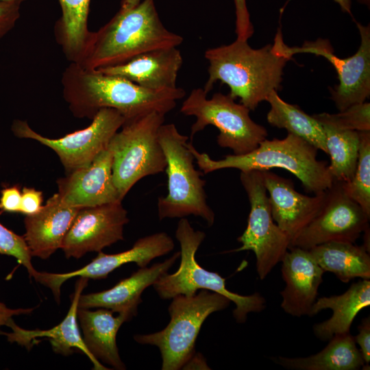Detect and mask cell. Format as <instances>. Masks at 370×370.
<instances>
[{"label": "cell", "mask_w": 370, "mask_h": 370, "mask_svg": "<svg viewBox=\"0 0 370 370\" xmlns=\"http://www.w3.org/2000/svg\"><path fill=\"white\" fill-rule=\"evenodd\" d=\"M141 0H122L121 8L128 9L137 5Z\"/></svg>", "instance_id": "obj_41"}, {"label": "cell", "mask_w": 370, "mask_h": 370, "mask_svg": "<svg viewBox=\"0 0 370 370\" xmlns=\"http://www.w3.org/2000/svg\"><path fill=\"white\" fill-rule=\"evenodd\" d=\"M21 191V204L19 213L27 216L38 212L42 206V192L29 187H23Z\"/></svg>", "instance_id": "obj_36"}, {"label": "cell", "mask_w": 370, "mask_h": 370, "mask_svg": "<svg viewBox=\"0 0 370 370\" xmlns=\"http://www.w3.org/2000/svg\"><path fill=\"white\" fill-rule=\"evenodd\" d=\"M338 4L343 12L352 16V0H333Z\"/></svg>", "instance_id": "obj_40"}, {"label": "cell", "mask_w": 370, "mask_h": 370, "mask_svg": "<svg viewBox=\"0 0 370 370\" xmlns=\"http://www.w3.org/2000/svg\"><path fill=\"white\" fill-rule=\"evenodd\" d=\"M266 101L271 106L267 116L271 125L285 129L327 153L323 127L313 116L306 114L297 105L284 101L276 90L272 91Z\"/></svg>", "instance_id": "obj_27"}, {"label": "cell", "mask_w": 370, "mask_h": 370, "mask_svg": "<svg viewBox=\"0 0 370 370\" xmlns=\"http://www.w3.org/2000/svg\"><path fill=\"white\" fill-rule=\"evenodd\" d=\"M164 116L154 112L126 121L110 140L112 178L121 200L139 180L165 171L166 160L158 139Z\"/></svg>", "instance_id": "obj_8"}, {"label": "cell", "mask_w": 370, "mask_h": 370, "mask_svg": "<svg viewBox=\"0 0 370 370\" xmlns=\"http://www.w3.org/2000/svg\"><path fill=\"white\" fill-rule=\"evenodd\" d=\"M22 191L19 186H5L1 190L0 209L1 212L19 213Z\"/></svg>", "instance_id": "obj_35"}, {"label": "cell", "mask_w": 370, "mask_h": 370, "mask_svg": "<svg viewBox=\"0 0 370 370\" xmlns=\"http://www.w3.org/2000/svg\"><path fill=\"white\" fill-rule=\"evenodd\" d=\"M369 306V280L362 279L353 283L343 294L317 297L308 316H314L325 309H331L332 315L330 319L314 325L315 336L321 341H327L334 335L349 333L356 315Z\"/></svg>", "instance_id": "obj_23"}, {"label": "cell", "mask_w": 370, "mask_h": 370, "mask_svg": "<svg viewBox=\"0 0 370 370\" xmlns=\"http://www.w3.org/2000/svg\"><path fill=\"white\" fill-rule=\"evenodd\" d=\"M183 38L162 24L154 0H141L118 12L96 32H91L77 63L98 70L120 65L158 49L177 47Z\"/></svg>", "instance_id": "obj_3"}, {"label": "cell", "mask_w": 370, "mask_h": 370, "mask_svg": "<svg viewBox=\"0 0 370 370\" xmlns=\"http://www.w3.org/2000/svg\"><path fill=\"white\" fill-rule=\"evenodd\" d=\"M358 1L362 5H365L368 8H370V0H358Z\"/></svg>", "instance_id": "obj_42"}, {"label": "cell", "mask_w": 370, "mask_h": 370, "mask_svg": "<svg viewBox=\"0 0 370 370\" xmlns=\"http://www.w3.org/2000/svg\"><path fill=\"white\" fill-rule=\"evenodd\" d=\"M0 254L11 256L24 266L36 280L39 272L32 264V256L23 236H19L0 223Z\"/></svg>", "instance_id": "obj_32"}, {"label": "cell", "mask_w": 370, "mask_h": 370, "mask_svg": "<svg viewBox=\"0 0 370 370\" xmlns=\"http://www.w3.org/2000/svg\"><path fill=\"white\" fill-rule=\"evenodd\" d=\"M88 282V278L79 277L71 296V304L67 314L58 325L53 328L47 330H25L18 327L12 319L8 326L12 329V332L7 333L0 331V334L5 336L8 341L17 343L28 349L35 344L37 338H47L53 350L56 353L68 356L73 353L74 349H77L90 359L95 369H107L86 347L77 325L78 301Z\"/></svg>", "instance_id": "obj_21"}, {"label": "cell", "mask_w": 370, "mask_h": 370, "mask_svg": "<svg viewBox=\"0 0 370 370\" xmlns=\"http://www.w3.org/2000/svg\"><path fill=\"white\" fill-rule=\"evenodd\" d=\"M322 126L327 154L330 157V173L334 182H347L352 179L357 166L359 132L338 130L326 125Z\"/></svg>", "instance_id": "obj_28"}, {"label": "cell", "mask_w": 370, "mask_h": 370, "mask_svg": "<svg viewBox=\"0 0 370 370\" xmlns=\"http://www.w3.org/2000/svg\"><path fill=\"white\" fill-rule=\"evenodd\" d=\"M240 180L250 204L247 225L237 241L241 246L230 252L252 251L256 271L264 280L282 260L291 246V238L274 221L262 171H241Z\"/></svg>", "instance_id": "obj_10"}, {"label": "cell", "mask_w": 370, "mask_h": 370, "mask_svg": "<svg viewBox=\"0 0 370 370\" xmlns=\"http://www.w3.org/2000/svg\"><path fill=\"white\" fill-rule=\"evenodd\" d=\"M321 124L338 130L370 131V103L354 104L336 114L323 112L312 115Z\"/></svg>", "instance_id": "obj_31"}, {"label": "cell", "mask_w": 370, "mask_h": 370, "mask_svg": "<svg viewBox=\"0 0 370 370\" xmlns=\"http://www.w3.org/2000/svg\"><path fill=\"white\" fill-rule=\"evenodd\" d=\"M80 208L66 205L54 194L36 213L25 216L23 236L32 256L49 258L58 249Z\"/></svg>", "instance_id": "obj_20"}, {"label": "cell", "mask_w": 370, "mask_h": 370, "mask_svg": "<svg viewBox=\"0 0 370 370\" xmlns=\"http://www.w3.org/2000/svg\"><path fill=\"white\" fill-rule=\"evenodd\" d=\"M205 237L204 232L195 230L187 219L181 218L175 231L180 245V267L175 273H166L159 278L153 284V288L162 299H172L178 295L193 296L199 289L219 293L235 304L233 317L237 323H244L249 313L265 309L266 299L258 292L242 295L229 291L225 278L197 263L195 254Z\"/></svg>", "instance_id": "obj_6"}, {"label": "cell", "mask_w": 370, "mask_h": 370, "mask_svg": "<svg viewBox=\"0 0 370 370\" xmlns=\"http://www.w3.org/2000/svg\"><path fill=\"white\" fill-rule=\"evenodd\" d=\"M129 222L121 201L82 208L66 234L61 245L67 258H82L88 252H99L123 240V230Z\"/></svg>", "instance_id": "obj_14"}, {"label": "cell", "mask_w": 370, "mask_h": 370, "mask_svg": "<svg viewBox=\"0 0 370 370\" xmlns=\"http://www.w3.org/2000/svg\"><path fill=\"white\" fill-rule=\"evenodd\" d=\"M318 265L344 283L359 278L370 279V256L363 245L332 241L308 249Z\"/></svg>", "instance_id": "obj_26"}, {"label": "cell", "mask_w": 370, "mask_h": 370, "mask_svg": "<svg viewBox=\"0 0 370 370\" xmlns=\"http://www.w3.org/2000/svg\"><path fill=\"white\" fill-rule=\"evenodd\" d=\"M182 56L177 47L152 50L136 56L127 62L98 71L121 77L143 88L160 90L177 87Z\"/></svg>", "instance_id": "obj_22"}, {"label": "cell", "mask_w": 370, "mask_h": 370, "mask_svg": "<svg viewBox=\"0 0 370 370\" xmlns=\"http://www.w3.org/2000/svg\"><path fill=\"white\" fill-rule=\"evenodd\" d=\"M188 147L205 174L223 169L241 171L283 169L297 177L308 193L314 194L326 190L334 182L327 162L317 158L318 149L289 133L283 139L266 138L248 153L230 154L218 160L199 152L191 142H188Z\"/></svg>", "instance_id": "obj_4"}, {"label": "cell", "mask_w": 370, "mask_h": 370, "mask_svg": "<svg viewBox=\"0 0 370 370\" xmlns=\"http://www.w3.org/2000/svg\"><path fill=\"white\" fill-rule=\"evenodd\" d=\"M369 217L334 182L325 190L323 204L311 222L291 241V247L310 249L317 245L341 241L354 243L369 227Z\"/></svg>", "instance_id": "obj_13"}, {"label": "cell", "mask_w": 370, "mask_h": 370, "mask_svg": "<svg viewBox=\"0 0 370 370\" xmlns=\"http://www.w3.org/2000/svg\"><path fill=\"white\" fill-rule=\"evenodd\" d=\"M262 175L272 217L291 243L320 211L325 190L310 197L297 192L289 179L269 170L262 171Z\"/></svg>", "instance_id": "obj_18"}, {"label": "cell", "mask_w": 370, "mask_h": 370, "mask_svg": "<svg viewBox=\"0 0 370 370\" xmlns=\"http://www.w3.org/2000/svg\"><path fill=\"white\" fill-rule=\"evenodd\" d=\"M172 299L168 308L171 320L165 328L134 336L140 344L158 347L162 370L182 369L195 353L196 339L204 321L231 302L225 296L205 289L193 296L178 295Z\"/></svg>", "instance_id": "obj_7"}, {"label": "cell", "mask_w": 370, "mask_h": 370, "mask_svg": "<svg viewBox=\"0 0 370 370\" xmlns=\"http://www.w3.org/2000/svg\"><path fill=\"white\" fill-rule=\"evenodd\" d=\"M358 163L352 179L341 182L343 190L370 217V131L359 132Z\"/></svg>", "instance_id": "obj_30"}, {"label": "cell", "mask_w": 370, "mask_h": 370, "mask_svg": "<svg viewBox=\"0 0 370 370\" xmlns=\"http://www.w3.org/2000/svg\"><path fill=\"white\" fill-rule=\"evenodd\" d=\"M61 16L55 24L56 41L68 49H78L86 42L90 31L88 16L90 0H58Z\"/></svg>", "instance_id": "obj_29"}, {"label": "cell", "mask_w": 370, "mask_h": 370, "mask_svg": "<svg viewBox=\"0 0 370 370\" xmlns=\"http://www.w3.org/2000/svg\"><path fill=\"white\" fill-rule=\"evenodd\" d=\"M172 238L166 232H158L138 239L128 250L114 254L98 252L97 257L85 267L65 273L40 272L37 281L52 291L56 301H60V287L73 277L88 279H105L121 265L134 262L140 268L145 267L153 259L164 256L174 248Z\"/></svg>", "instance_id": "obj_15"}, {"label": "cell", "mask_w": 370, "mask_h": 370, "mask_svg": "<svg viewBox=\"0 0 370 370\" xmlns=\"http://www.w3.org/2000/svg\"><path fill=\"white\" fill-rule=\"evenodd\" d=\"M21 6L18 3L0 1V39L15 27L21 16Z\"/></svg>", "instance_id": "obj_34"}, {"label": "cell", "mask_w": 370, "mask_h": 370, "mask_svg": "<svg viewBox=\"0 0 370 370\" xmlns=\"http://www.w3.org/2000/svg\"><path fill=\"white\" fill-rule=\"evenodd\" d=\"M112 311L106 308L95 311L78 308L77 319L83 332L84 342L99 361L116 369H125V365L121 360L116 345V337L121 325L130 317L119 313L117 317L112 315Z\"/></svg>", "instance_id": "obj_24"}, {"label": "cell", "mask_w": 370, "mask_h": 370, "mask_svg": "<svg viewBox=\"0 0 370 370\" xmlns=\"http://www.w3.org/2000/svg\"><path fill=\"white\" fill-rule=\"evenodd\" d=\"M360 35V44L352 56L341 58L334 53L328 40L306 41L301 47L285 45L284 52L293 57L299 53H312L327 59L334 67L339 83L330 88L331 99L339 111L363 103L370 96V25L356 22Z\"/></svg>", "instance_id": "obj_12"}, {"label": "cell", "mask_w": 370, "mask_h": 370, "mask_svg": "<svg viewBox=\"0 0 370 370\" xmlns=\"http://www.w3.org/2000/svg\"><path fill=\"white\" fill-rule=\"evenodd\" d=\"M358 333L354 336L364 361L362 369H369L370 362V318H364L358 327Z\"/></svg>", "instance_id": "obj_37"}, {"label": "cell", "mask_w": 370, "mask_h": 370, "mask_svg": "<svg viewBox=\"0 0 370 370\" xmlns=\"http://www.w3.org/2000/svg\"><path fill=\"white\" fill-rule=\"evenodd\" d=\"M34 308L12 309L0 301V327L7 325L15 315L29 314Z\"/></svg>", "instance_id": "obj_38"}, {"label": "cell", "mask_w": 370, "mask_h": 370, "mask_svg": "<svg viewBox=\"0 0 370 370\" xmlns=\"http://www.w3.org/2000/svg\"><path fill=\"white\" fill-rule=\"evenodd\" d=\"M273 360L291 370H358L364 361L350 332L334 335L319 352L306 357L278 356Z\"/></svg>", "instance_id": "obj_25"}, {"label": "cell", "mask_w": 370, "mask_h": 370, "mask_svg": "<svg viewBox=\"0 0 370 370\" xmlns=\"http://www.w3.org/2000/svg\"><path fill=\"white\" fill-rule=\"evenodd\" d=\"M183 369H210L208 366L206 360L201 354L199 353H195V354L190 358V359L185 364L182 368Z\"/></svg>", "instance_id": "obj_39"}, {"label": "cell", "mask_w": 370, "mask_h": 370, "mask_svg": "<svg viewBox=\"0 0 370 370\" xmlns=\"http://www.w3.org/2000/svg\"><path fill=\"white\" fill-rule=\"evenodd\" d=\"M281 272L285 283L280 292L281 308L286 314L301 317L309 315L317 299L325 271L308 249L291 247L282 260Z\"/></svg>", "instance_id": "obj_17"}, {"label": "cell", "mask_w": 370, "mask_h": 370, "mask_svg": "<svg viewBox=\"0 0 370 370\" xmlns=\"http://www.w3.org/2000/svg\"><path fill=\"white\" fill-rule=\"evenodd\" d=\"M274 41L273 45L253 49L247 40L236 38L230 45L207 49L209 77L205 92L208 93L220 81L228 86L232 98H238L250 110H255L272 91L280 89L284 67L291 59L284 53L280 30Z\"/></svg>", "instance_id": "obj_2"}, {"label": "cell", "mask_w": 370, "mask_h": 370, "mask_svg": "<svg viewBox=\"0 0 370 370\" xmlns=\"http://www.w3.org/2000/svg\"><path fill=\"white\" fill-rule=\"evenodd\" d=\"M236 14V38L247 40L254 33L246 0H234Z\"/></svg>", "instance_id": "obj_33"}, {"label": "cell", "mask_w": 370, "mask_h": 370, "mask_svg": "<svg viewBox=\"0 0 370 370\" xmlns=\"http://www.w3.org/2000/svg\"><path fill=\"white\" fill-rule=\"evenodd\" d=\"M158 139L166 160L167 175V194L158 199L159 219L194 215L212 225L215 215L207 202L206 181L195 168L188 136L182 134L175 124L163 123Z\"/></svg>", "instance_id": "obj_5"}, {"label": "cell", "mask_w": 370, "mask_h": 370, "mask_svg": "<svg viewBox=\"0 0 370 370\" xmlns=\"http://www.w3.org/2000/svg\"><path fill=\"white\" fill-rule=\"evenodd\" d=\"M26 0H0V1H10V2L18 3L21 4V5Z\"/></svg>", "instance_id": "obj_43"}, {"label": "cell", "mask_w": 370, "mask_h": 370, "mask_svg": "<svg viewBox=\"0 0 370 370\" xmlns=\"http://www.w3.org/2000/svg\"><path fill=\"white\" fill-rule=\"evenodd\" d=\"M112 154L108 146L87 166L57 180L58 194L66 205L82 208L122 201L113 182Z\"/></svg>", "instance_id": "obj_16"}, {"label": "cell", "mask_w": 370, "mask_h": 370, "mask_svg": "<svg viewBox=\"0 0 370 370\" xmlns=\"http://www.w3.org/2000/svg\"><path fill=\"white\" fill-rule=\"evenodd\" d=\"M125 121L123 116L112 108H102L84 129L58 138H50L32 130L27 122L14 120L12 130L21 138L35 140L53 149L58 156L66 173L88 165L106 149Z\"/></svg>", "instance_id": "obj_11"}, {"label": "cell", "mask_w": 370, "mask_h": 370, "mask_svg": "<svg viewBox=\"0 0 370 370\" xmlns=\"http://www.w3.org/2000/svg\"><path fill=\"white\" fill-rule=\"evenodd\" d=\"M62 95L77 118L92 120L102 108L119 112L125 121L151 112L166 114L173 110L186 92L176 87L153 90L121 77L86 69L71 62L61 78Z\"/></svg>", "instance_id": "obj_1"}, {"label": "cell", "mask_w": 370, "mask_h": 370, "mask_svg": "<svg viewBox=\"0 0 370 370\" xmlns=\"http://www.w3.org/2000/svg\"><path fill=\"white\" fill-rule=\"evenodd\" d=\"M207 94L204 88H195L181 106L183 114L196 118L190 128L191 138L213 125L219 131V146L230 149L234 155L251 152L267 138L266 128L251 119L250 110L243 104L236 103L229 95L216 92L209 99Z\"/></svg>", "instance_id": "obj_9"}, {"label": "cell", "mask_w": 370, "mask_h": 370, "mask_svg": "<svg viewBox=\"0 0 370 370\" xmlns=\"http://www.w3.org/2000/svg\"><path fill=\"white\" fill-rule=\"evenodd\" d=\"M180 256V251H177L164 262L154 264L150 267H142L110 289L86 295L81 294L78 308H106L113 312L125 314L132 319L137 313L138 306L142 302L141 295L145 289L166 273Z\"/></svg>", "instance_id": "obj_19"}]
</instances>
